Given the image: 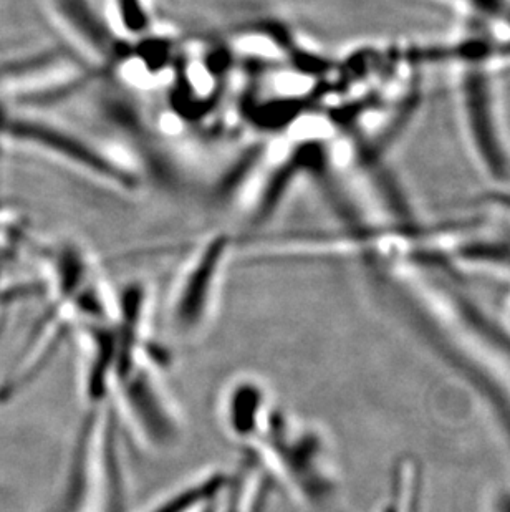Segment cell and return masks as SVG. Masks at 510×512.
<instances>
[{
  "label": "cell",
  "instance_id": "obj_1",
  "mask_svg": "<svg viewBox=\"0 0 510 512\" xmlns=\"http://www.w3.org/2000/svg\"><path fill=\"white\" fill-rule=\"evenodd\" d=\"M231 251V236L212 232L194 247L174 285L171 309L176 322L188 327L201 322L209 309L224 259Z\"/></svg>",
  "mask_w": 510,
  "mask_h": 512
},
{
  "label": "cell",
  "instance_id": "obj_2",
  "mask_svg": "<svg viewBox=\"0 0 510 512\" xmlns=\"http://www.w3.org/2000/svg\"><path fill=\"white\" fill-rule=\"evenodd\" d=\"M17 135L34 141L39 148L58 156L60 160L72 165L90 178L98 179L106 186L130 191L138 188V176L131 173L128 166L116 160L115 156L103 151L97 143L88 141L83 136L73 135L70 131L53 126L30 125L22 123L15 128Z\"/></svg>",
  "mask_w": 510,
  "mask_h": 512
},
{
  "label": "cell",
  "instance_id": "obj_3",
  "mask_svg": "<svg viewBox=\"0 0 510 512\" xmlns=\"http://www.w3.org/2000/svg\"><path fill=\"white\" fill-rule=\"evenodd\" d=\"M222 483L224 478H219V474H216V478L189 486L186 491L164 501L161 506L151 512H191L198 508L199 504L206 503L212 496H216L221 491Z\"/></svg>",
  "mask_w": 510,
  "mask_h": 512
}]
</instances>
